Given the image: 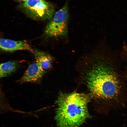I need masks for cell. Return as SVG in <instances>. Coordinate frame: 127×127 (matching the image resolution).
<instances>
[{"mask_svg": "<svg viewBox=\"0 0 127 127\" xmlns=\"http://www.w3.org/2000/svg\"><path fill=\"white\" fill-rule=\"evenodd\" d=\"M27 14L31 18L38 20H46L52 18L54 10L49 3L42 0L34 7L26 9Z\"/></svg>", "mask_w": 127, "mask_h": 127, "instance_id": "277c9868", "label": "cell"}, {"mask_svg": "<svg viewBox=\"0 0 127 127\" xmlns=\"http://www.w3.org/2000/svg\"><path fill=\"white\" fill-rule=\"evenodd\" d=\"M126 80H127V72L126 73Z\"/></svg>", "mask_w": 127, "mask_h": 127, "instance_id": "8fae6325", "label": "cell"}, {"mask_svg": "<svg viewBox=\"0 0 127 127\" xmlns=\"http://www.w3.org/2000/svg\"><path fill=\"white\" fill-rule=\"evenodd\" d=\"M0 47L3 51L12 52L19 50H26L34 53V51L28 43L20 41H14L4 38L0 40Z\"/></svg>", "mask_w": 127, "mask_h": 127, "instance_id": "8992f818", "label": "cell"}, {"mask_svg": "<svg viewBox=\"0 0 127 127\" xmlns=\"http://www.w3.org/2000/svg\"><path fill=\"white\" fill-rule=\"evenodd\" d=\"M42 0H28L22 4L25 9H29L34 7L36 4Z\"/></svg>", "mask_w": 127, "mask_h": 127, "instance_id": "9c48e42d", "label": "cell"}, {"mask_svg": "<svg viewBox=\"0 0 127 127\" xmlns=\"http://www.w3.org/2000/svg\"><path fill=\"white\" fill-rule=\"evenodd\" d=\"M19 0L21 1H22L24 2H25L27 1L28 0Z\"/></svg>", "mask_w": 127, "mask_h": 127, "instance_id": "30bf717a", "label": "cell"}, {"mask_svg": "<svg viewBox=\"0 0 127 127\" xmlns=\"http://www.w3.org/2000/svg\"><path fill=\"white\" fill-rule=\"evenodd\" d=\"M36 63L46 72L52 66V57L49 54L42 51L36 50L34 53Z\"/></svg>", "mask_w": 127, "mask_h": 127, "instance_id": "52a82bcc", "label": "cell"}, {"mask_svg": "<svg viewBox=\"0 0 127 127\" xmlns=\"http://www.w3.org/2000/svg\"><path fill=\"white\" fill-rule=\"evenodd\" d=\"M20 64L17 61H9L1 64L0 65V77L3 78L10 76L16 71Z\"/></svg>", "mask_w": 127, "mask_h": 127, "instance_id": "ba28073f", "label": "cell"}, {"mask_svg": "<svg viewBox=\"0 0 127 127\" xmlns=\"http://www.w3.org/2000/svg\"><path fill=\"white\" fill-rule=\"evenodd\" d=\"M46 72L36 63H33L29 66L18 82L22 83H38Z\"/></svg>", "mask_w": 127, "mask_h": 127, "instance_id": "5b68a950", "label": "cell"}, {"mask_svg": "<svg viewBox=\"0 0 127 127\" xmlns=\"http://www.w3.org/2000/svg\"><path fill=\"white\" fill-rule=\"evenodd\" d=\"M69 16L67 4L66 3L55 13L52 20L46 26L45 35L50 37L66 36L68 32Z\"/></svg>", "mask_w": 127, "mask_h": 127, "instance_id": "3957f363", "label": "cell"}, {"mask_svg": "<svg viewBox=\"0 0 127 127\" xmlns=\"http://www.w3.org/2000/svg\"><path fill=\"white\" fill-rule=\"evenodd\" d=\"M90 95L75 92L60 93L56 101L55 119L58 127H79L90 116L87 104Z\"/></svg>", "mask_w": 127, "mask_h": 127, "instance_id": "7a4b0ae2", "label": "cell"}, {"mask_svg": "<svg viewBox=\"0 0 127 127\" xmlns=\"http://www.w3.org/2000/svg\"><path fill=\"white\" fill-rule=\"evenodd\" d=\"M97 61L87 75L92 97L99 100L103 108L124 105L126 89L119 67L111 59L104 56Z\"/></svg>", "mask_w": 127, "mask_h": 127, "instance_id": "6da1fadb", "label": "cell"}]
</instances>
